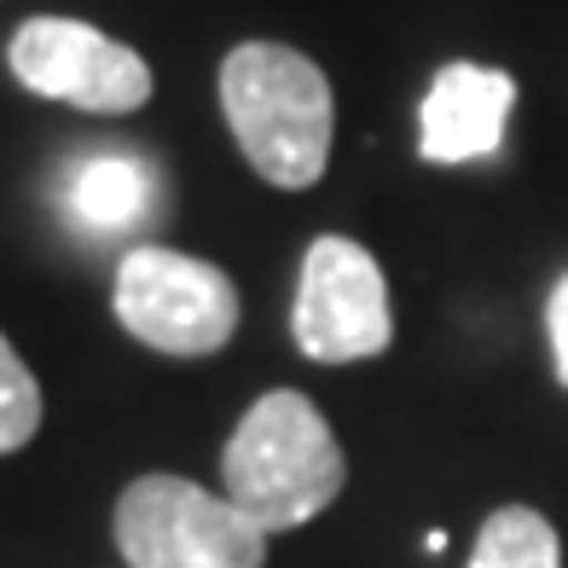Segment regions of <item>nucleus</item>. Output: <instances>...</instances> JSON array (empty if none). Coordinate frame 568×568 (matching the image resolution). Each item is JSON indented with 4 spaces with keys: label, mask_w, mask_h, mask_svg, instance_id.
<instances>
[{
    "label": "nucleus",
    "mask_w": 568,
    "mask_h": 568,
    "mask_svg": "<svg viewBox=\"0 0 568 568\" xmlns=\"http://www.w3.org/2000/svg\"><path fill=\"white\" fill-rule=\"evenodd\" d=\"M470 568H562L557 528L528 505H505L481 523Z\"/></svg>",
    "instance_id": "obj_9"
},
{
    "label": "nucleus",
    "mask_w": 568,
    "mask_h": 568,
    "mask_svg": "<svg viewBox=\"0 0 568 568\" xmlns=\"http://www.w3.org/2000/svg\"><path fill=\"white\" fill-rule=\"evenodd\" d=\"M516 105V82L487 64H442L418 105L424 163H476L505 145V116Z\"/></svg>",
    "instance_id": "obj_7"
},
{
    "label": "nucleus",
    "mask_w": 568,
    "mask_h": 568,
    "mask_svg": "<svg viewBox=\"0 0 568 568\" xmlns=\"http://www.w3.org/2000/svg\"><path fill=\"white\" fill-rule=\"evenodd\" d=\"M36 429H41V383L18 359V348L0 337V458L36 442Z\"/></svg>",
    "instance_id": "obj_10"
},
{
    "label": "nucleus",
    "mask_w": 568,
    "mask_h": 568,
    "mask_svg": "<svg viewBox=\"0 0 568 568\" xmlns=\"http://www.w3.org/2000/svg\"><path fill=\"white\" fill-rule=\"evenodd\" d=\"M116 325L169 359H203L239 331V291L197 255L140 244L116 267Z\"/></svg>",
    "instance_id": "obj_4"
},
{
    "label": "nucleus",
    "mask_w": 568,
    "mask_h": 568,
    "mask_svg": "<svg viewBox=\"0 0 568 568\" xmlns=\"http://www.w3.org/2000/svg\"><path fill=\"white\" fill-rule=\"evenodd\" d=\"M12 75L41 99L88 116H128L151 99V64L82 18H30L7 47Z\"/></svg>",
    "instance_id": "obj_6"
},
{
    "label": "nucleus",
    "mask_w": 568,
    "mask_h": 568,
    "mask_svg": "<svg viewBox=\"0 0 568 568\" xmlns=\"http://www.w3.org/2000/svg\"><path fill=\"white\" fill-rule=\"evenodd\" d=\"M221 111L244 163L278 192L314 186L331 163V105L325 70L278 41H244L221 64Z\"/></svg>",
    "instance_id": "obj_1"
},
{
    "label": "nucleus",
    "mask_w": 568,
    "mask_h": 568,
    "mask_svg": "<svg viewBox=\"0 0 568 568\" xmlns=\"http://www.w3.org/2000/svg\"><path fill=\"white\" fill-rule=\"evenodd\" d=\"M64 197H70L75 221H88L99 232L134 226L151 215V169L140 158H128V151H105V158L75 163Z\"/></svg>",
    "instance_id": "obj_8"
},
{
    "label": "nucleus",
    "mask_w": 568,
    "mask_h": 568,
    "mask_svg": "<svg viewBox=\"0 0 568 568\" xmlns=\"http://www.w3.org/2000/svg\"><path fill=\"white\" fill-rule=\"evenodd\" d=\"M116 551L128 568H262L267 534L226 494L186 476H140L116 499Z\"/></svg>",
    "instance_id": "obj_3"
},
{
    "label": "nucleus",
    "mask_w": 568,
    "mask_h": 568,
    "mask_svg": "<svg viewBox=\"0 0 568 568\" xmlns=\"http://www.w3.org/2000/svg\"><path fill=\"white\" fill-rule=\"evenodd\" d=\"M343 476H348V464H343V447L331 435L325 412L296 389H273L255 400L221 453L226 499L262 534L314 523L343 494Z\"/></svg>",
    "instance_id": "obj_2"
},
{
    "label": "nucleus",
    "mask_w": 568,
    "mask_h": 568,
    "mask_svg": "<svg viewBox=\"0 0 568 568\" xmlns=\"http://www.w3.org/2000/svg\"><path fill=\"white\" fill-rule=\"evenodd\" d=\"M291 337L320 366H348V359H372L389 348V284H383V267L372 262L366 244L337 239V232L307 244Z\"/></svg>",
    "instance_id": "obj_5"
},
{
    "label": "nucleus",
    "mask_w": 568,
    "mask_h": 568,
    "mask_svg": "<svg viewBox=\"0 0 568 568\" xmlns=\"http://www.w3.org/2000/svg\"><path fill=\"white\" fill-rule=\"evenodd\" d=\"M546 325H551V354H557V383L568 389V273L557 278V291H551V314H546Z\"/></svg>",
    "instance_id": "obj_11"
}]
</instances>
